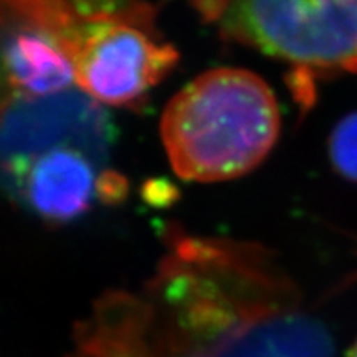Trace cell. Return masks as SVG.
I'll use <instances>...</instances> for the list:
<instances>
[{
	"mask_svg": "<svg viewBox=\"0 0 357 357\" xmlns=\"http://www.w3.org/2000/svg\"><path fill=\"white\" fill-rule=\"evenodd\" d=\"M137 293H108L75 333L66 357H229L260 275L207 248L171 250Z\"/></svg>",
	"mask_w": 357,
	"mask_h": 357,
	"instance_id": "cell-1",
	"label": "cell"
},
{
	"mask_svg": "<svg viewBox=\"0 0 357 357\" xmlns=\"http://www.w3.org/2000/svg\"><path fill=\"white\" fill-rule=\"evenodd\" d=\"M280 109L258 75L217 68L172 98L160 137L174 172L192 182H222L253 171L273 149Z\"/></svg>",
	"mask_w": 357,
	"mask_h": 357,
	"instance_id": "cell-2",
	"label": "cell"
},
{
	"mask_svg": "<svg viewBox=\"0 0 357 357\" xmlns=\"http://www.w3.org/2000/svg\"><path fill=\"white\" fill-rule=\"evenodd\" d=\"M223 38L296 68L357 73V0H194Z\"/></svg>",
	"mask_w": 357,
	"mask_h": 357,
	"instance_id": "cell-3",
	"label": "cell"
},
{
	"mask_svg": "<svg viewBox=\"0 0 357 357\" xmlns=\"http://www.w3.org/2000/svg\"><path fill=\"white\" fill-rule=\"evenodd\" d=\"M151 0H121L75 20L71 61L79 91L101 106L136 108L177 65L178 52L155 29Z\"/></svg>",
	"mask_w": 357,
	"mask_h": 357,
	"instance_id": "cell-4",
	"label": "cell"
},
{
	"mask_svg": "<svg viewBox=\"0 0 357 357\" xmlns=\"http://www.w3.org/2000/svg\"><path fill=\"white\" fill-rule=\"evenodd\" d=\"M113 141L106 109L78 88L13 100L0 111V192L47 151L79 146L109 159Z\"/></svg>",
	"mask_w": 357,
	"mask_h": 357,
	"instance_id": "cell-5",
	"label": "cell"
},
{
	"mask_svg": "<svg viewBox=\"0 0 357 357\" xmlns=\"http://www.w3.org/2000/svg\"><path fill=\"white\" fill-rule=\"evenodd\" d=\"M108 159L79 146H60L30 160L2 192L50 223L82 217L100 199Z\"/></svg>",
	"mask_w": 357,
	"mask_h": 357,
	"instance_id": "cell-6",
	"label": "cell"
},
{
	"mask_svg": "<svg viewBox=\"0 0 357 357\" xmlns=\"http://www.w3.org/2000/svg\"><path fill=\"white\" fill-rule=\"evenodd\" d=\"M329 155L334 171L357 182V111L342 118L333 129Z\"/></svg>",
	"mask_w": 357,
	"mask_h": 357,
	"instance_id": "cell-7",
	"label": "cell"
},
{
	"mask_svg": "<svg viewBox=\"0 0 357 357\" xmlns=\"http://www.w3.org/2000/svg\"><path fill=\"white\" fill-rule=\"evenodd\" d=\"M347 357H357V341L354 342V346L351 347L349 352H347Z\"/></svg>",
	"mask_w": 357,
	"mask_h": 357,
	"instance_id": "cell-8",
	"label": "cell"
}]
</instances>
